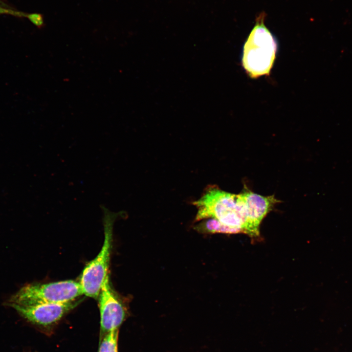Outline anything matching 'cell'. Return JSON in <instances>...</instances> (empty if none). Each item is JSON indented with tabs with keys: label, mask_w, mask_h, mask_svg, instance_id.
Returning <instances> with one entry per match:
<instances>
[{
	"label": "cell",
	"mask_w": 352,
	"mask_h": 352,
	"mask_svg": "<svg viewBox=\"0 0 352 352\" xmlns=\"http://www.w3.org/2000/svg\"><path fill=\"white\" fill-rule=\"evenodd\" d=\"M193 203L198 209L195 221L214 219L226 228L228 234L249 235L246 210L241 194L229 193L211 186Z\"/></svg>",
	"instance_id": "cell-1"
},
{
	"label": "cell",
	"mask_w": 352,
	"mask_h": 352,
	"mask_svg": "<svg viewBox=\"0 0 352 352\" xmlns=\"http://www.w3.org/2000/svg\"><path fill=\"white\" fill-rule=\"evenodd\" d=\"M264 17L263 13L258 17L243 46L242 66L251 78L269 75L277 52V40L264 25Z\"/></svg>",
	"instance_id": "cell-2"
},
{
	"label": "cell",
	"mask_w": 352,
	"mask_h": 352,
	"mask_svg": "<svg viewBox=\"0 0 352 352\" xmlns=\"http://www.w3.org/2000/svg\"><path fill=\"white\" fill-rule=\"evenodd\" d=\"M83 294L79 282L73 280L30 283L24 285L12 294L7 304L31 306L66 303L75 301Z\"/></svg>",
	"instance_id": "cell-3"
},
{
	"label": "cell",
	"mask_w": 352,
	"mask_h": 352,
	"mask_svg": "<svg viewBox=\"0 0 352 352\" xmlns=\"http://www.w3.org/2000/svg\"><path fill=\"white\" fill-rule=\"evenodd\" d=\"M103 211L104 240L101 249L96 257L85 267L80 284L83 294L96 298L103 284L109 275L108 270L112 248L113 223L117 214L102 206Z\"/></svg>",
	"instance_id": "cell-4"
},
{
	"label": "cell",
	"mask_w": 352,
	"mask_h": 352,
	"mask_svg": "<svg viewBox=\"0 0 352 352\" xmlns=\"http://www.w3.org/2000/svg\"><path fill=\"white\" fill-rule=\"evenodd\" d=\"M75 301L61 303L42 304L31 306L7 304L27 322L40 327H47L58 322L66 313L74 308Z\"/></svg>",
	"instance_id": "cell-5"
},
{
	"label": "cell",
	"mask_w": 352,
	"mask_h": 352,
	"mask_svg": "<svg viewBox=\"0 0 352 352\" xmlns=\"http://www.w3.org/2000/svg\"><path fill=\"white\" fill-rule=\"evenodd\" d=\"M99 297L100 330L102 335L118 330L126 316L125 308L111 288L108 275L102 286Z\"/></svg>",
	"instance_id": "cell-6"
},
{
	"label": "cell",
	"mask_w": 352,
	"mask_h": 352,
	"mask_svg": "<svg viewBox=\"0 0 352 352\" xmlns=\"http://www.w3.org/2000/svg\"><path fill=\"white\" fill-rule=\"evenodd\" d=\"M246 210L251 237L260 236V224L274 205L280 202L274 196H263L250 191L241 193Z\"/></svg>",
	"instance_id": "cell-7"
},
{
	"label": "cell",
	"mask_w": 352,
	"mask_h": 352,
	"mask_svg": "<svg viewBox=\"0 0 352 352\" xmlns=\"http://www.w3.org/2000/svg\"><path fill=\"white\" fill-rule=\"evenodd\" d=\"M118 330L110 331L102 337L98 352H118Z\"/></svg>",
	"instance_id": "cell-8"
},
{
	"label": "cell",
	"mask_w": 352,
	"mask_h": 352,
	"mask_svg": "<svg viewBox=\"0 0 352 352\" xmlns=\"http://www.w3.org/2000/svg\"><path fill=\"white\" fill-rule=\"evenodd\" d=\"M28 19L38 27L41 28L44 25L43 16L41 14L32 13L28 15Z\"/></svg>",
	"instance_id": "cell-9"
},
{
	"label": "cell",
	"mask_w": 352,
	"mask_h": 352,
	"mask_svg": "<svg viewBox=\"0 0 352 352\" xmlns=\"http://www.w3.org/2000/svg\"><path fill=\"white\" fill-rule=\"evenodd\" d=\"M3 14L11 15L15 16L28 18V15L22 12H19L13 9L6 8L0 6V15Z\"/></svg>",
	"instance_id": "cell-10"
}]
</instances>
